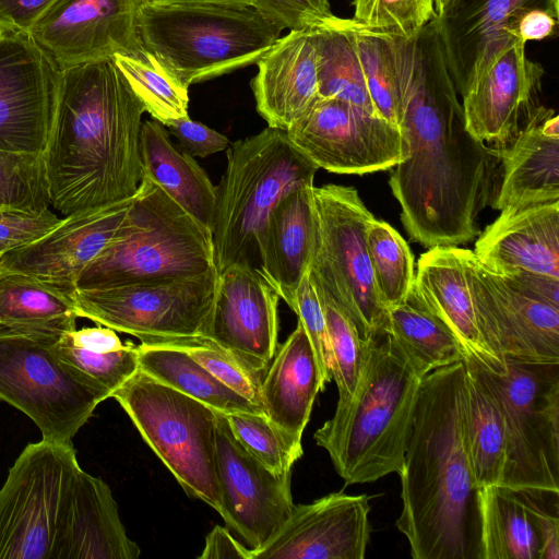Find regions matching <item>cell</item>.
<instances>
[{"instance_id": "obj_53", "label": "cell", "mask_w": 559, "mask_h": 559, "mask_svg": "<svg viewBox=\"0 0 559 559\" xmlns=\"http://www.w3.org/2000/svg\"><path fill=\"white\" fill-rule=\"evenodd\" d=\"M60 338L78 348L94 353H108L121 349L124 344L116 331L107 326L74 329L60 335Z\"/></svg>"}, {"instance_id": "obj_3", "label": "cell", "mask_w": 559, "mask_h": 559, "mask_svg": "<svg viewBox=\"0 0 559 559\" xmlns=\"http://www.w3.org/2000/svg\"><path fill=\"white\" fill-rule=\"evenodd\" d=\"M144 111L112 58L61 71L56 119L43 153L55 211L68 216L135 194Z\"/></svg>"}, {"instance_id": "obj_33", "label": "cell", "mask_w": 559, "mask_h": 559, "mask_svg": "<svg viewBox=\"0 0 559 559\" xmlns=\"http://www.w3.org/2000/svg\"><path fill=\"white\" fill-rule=\"evenodd\" d=\"M464 362L465 442L479 489L501 483L506 461V430L498 401L479 366L472 359Z\"/></svg>"}, {"instance_id": "obj_46", "label": "cell", "mask_w": 559, "mask_h": 559, "mask_svg": "<svg viewBox=\"0 0 559 559\" xmlns=\"http://www.w3.org/2000/svg\"><path fill=\"white\" fill-rule=\"evenodd\" d=\"M163 345H174L183 349L217 380L262 409L261 381L248 373L226 350L203 337Z\"/></svg>"}, {"instance_id": "obj_43", "label": "cell", "mask_w": 559, "mask_h": 559, "mask_svg": "<svg viewBox=\"0 0 559 559\" xmlns=\"http://www.w3.org/2000/svg\"><path fill=\"white\" fill-rule=\"evenodd\" d=\"M225 415L236 440L271 471H292L301 457V442L284 433L266 416L246 412Z\"/></svg>"}, {"instance_id": "obj_15", "label": "cell", "mask_w": 559, "mask_h": 559, "mask_svg": "<svg viewBox=\"0 0 559 559\" xmlns=\"http://www.w3.org/2000/svg\"><path fill=\"white\" fill-rule=\"evenodd\" d=\"M139 0H58L27 35L63 71L115 55L141 56Z\"/></svg>"}, {"instance_id": "obj_55", "label": "cell", "mask_w": 559, "mask_h": 559, "mask_svg": "<svg viewBox=\"0 0 559 559\" xmlns=\"http://www.w3.org/2000/svg\"><path fill=\"white\" fill-rule=\"evenodd\" d=\"M559 15L546 10H531L518 22L514 36L524 43L542 40L556 34Z\"/></svg>"}, {"instance_id": "obj_24", "label": "cell", "mask_w": 559, "mask_h": 559, "mask_svg": "<svg viewBox=\"0 0 559 559\" xmlns=\"http://www.w3.org/2000/svg\"><path fill=\"white\" fill-rule=\"evenodd\" d=\"M411 295L457 338L468 359L495 374H504L506 360L487 342L472 297L466 249L436 246L417 264Z\"/></svg>"}, {"instance_id": "obj_7", "label": "cell", "mask_w": 559, "mask_h": 559, "mask_svg": "<svg viewBox=\"0 0 559 559\" xmlns=\"http://www.w3.org/2000/svg\"><path fill=\"white\" fill-rule=\"evenodd\" d=\"M226 157L215 187L212 226L218 274L249 261L269 213L289 192L313 186L319 169L292 144L285 130L272 127L234 142Z\"/></svg>"}, {"instance_id": "obj_44", "label": "cell", "mask_w": 559, "mask_h": 559, "mask_svg": "<svg viewBox=\"0 0 559 559\" xmlns=\"http://www.w3.org/2000/svg\"><path fill=\"white\" fill-rule=\"evenodd\" d=\"M354 20L372 29L408 38L437 16L435 0H353Z\"/></svg>"}, {"instance_id": "obj_2", "label": "cell", "mask_w": 559, "mask_h": 559, "mask_svg": "<svg viewBox=\"0 0 559 559\" xmlns=\"http://www.w3.org/2000/svg\"><path fill=\"white\" fill-rule=\"evenodd\" d=\"M465 362L423 377L395 525L414 559H481L479 489L464 432Z\"/></svg>"}, {"instance_id": "obj_5", "label": "cell", "mask_w": 559, "mask_h": 559, "mask_svg": "<svg viewBox=\"0 0 559 559\" xmlns=\"http://www.w3.org/2000/svg\"><path fill=\"white\" fill-rule=\"evenodd\" d=\"M212 231L153 180L141 177L117 234L76 289L169 283L215 270Z\"/></svg>"}, {"instance_id": "obj_4", "label": "cell", "mask_w": 559, "mask_h": 559, "mask_svg": "<svg viewBox=\"0 0 559 559\" xmlns=\"http://www.w3.org/2000/svg\"><path fill=\"white\" fill-rule=\"evenodd\" d=\"M421 379L388 331L365 344L354 394L313 435L345 485L400 472Z\"/></svg>"}, {"instance_id": "obj_20", "label": "cell", "mask_w": 559, "mask_h": 559, "mask_svg": "<svg viewBox=\"0 0 559 559\" xmlns=\"http://www.w3.org/2000/svg\"><path fill=\"white\" fill-rule=\"evenodd\" d=\"M525 46L512 39L462 95L466 130L492 147L511 144L540 106L544 68L527 58Z\"/></svg>"}, {"instance_id": "obj_19", "label": "cell", "mask_w": 559, "mask_h": 559, "mask_svg": "<svg viewBox=\"0 0 559 559\" xmlns=\"http://www.w3.org/2000/svg\"><path fill=\"white\" fill-rule=\"evenodd\" d=\"M216 467L226 526L255 549L294 510L292 471L275 473L236 440L226 415L216 411Z\"/></svg>"}, {"instance_id": "obj_8", "label": "cell", "mask_w": 559, "mask_h": 559, "mask_svg": "<svg viewBox=\"0 0 559 559\" xmlns=\"http://www.w3.org/2000/svg\"><path fill=\"white\" fill-rule=\"evenodd\" d=\"M60 335L0 325V400L27 415L44 440L69 444L111 393L58 356Z\"/></svg>"}, {"instance_id": "obj_6", "label": "cell", "mask_w": 559, "mask_h": 559, "mask_svg": "<svg viewBox=\"0 0 559 559\" xmlns=\"http://www.w3.org/2000/svg\"><path fill=\"white\" fill-rule=\"evenodd\" d=\"M143 47L186 86L257 63L282 28L250 5L145 4L136 11Z\"/></svg>"}, {"instance_id": "obj_31", "label": "cell", "mask_w": 559, "mask_h": 559, "mask_svg": "<svg viewBox=\"0 0 559 559\" xmlns=\"http://www.w3.org/2000/svg\"><path fill=\"white\" fill-rule=\"evenodd\" d=\"M141 177L157 183L170 198L212 231L215 187L205 170L170 141L160 122H142L140 134Z\"/></svg>"}, {"instance_id": "obj_11", "label": "cell", "mask_w": 559, "mask_h": 559, "mask_svg": "<svg viewBox=\"0 0 559 559\" xmlns=\"http://www.w3.org/2000/svg\"><path fill=\"white\" fill-rule=\"evenodd\" d=\"M506 366L501 376L479 367L504 423L500 486L559 492V364L506 359Z\"/></svg>"}, {"instance_id": "obj_14", "label": "cell", "mask_w": 559, "mask_h": 559, "mask_svg": "<svg viewBox=\"0 0 559 559\" xmlns=\"http://www.w3.org/2000/svg\"><path fill=\"white\" fill-rule=\"evenodd\" d=\"M292 144L318 168L364 175L404 158L400 128L332 97H318L286 130Z\"/></svg>"}, {"instance_id": "obj_39", "label": "cell", "mask_w": 559, "mask_h": 559, "mask_svg": "<svg viewBox=\"0 0 559 559\" xmlns=\"http://www.w3.org/2000/svg\"><path fill=\"white\" fill-rule=\"evenodd\" d=\"M112 60L154 120L166 127L189 116V87L153 53L145 49L141 56L115 55Z\"/></svg>"}, {"instance_id": "obj_56", "label": "cell", "mask_w": 559, "mask_h": 559, "mask_svg": "<svg viewBox=\"0 0 559 559\" xmlns=\"http://www.w3.org/2000/svg\"><path fill=\"white\" fill-rule=\"evenodd\" d=\"M145 4L214 3L227 5H250L253 0H139Z\"/></svg>"}, {"instance_id": "obj_13", "label": "cell", "mask_w": 559, "mask_h": 559, "mask_svg": "<svg viewBox=\"0 0 559 559\" xmlns=\"http://www.w3.org/2000/svg\"><path fill=\"white\" fill-rule=\"evenodd\" d=\"M217 283L215 269L169 283L75 289L73 299L79 318L163 345L201 337Z\"/></svg>"}, {"instance_id": "obj_42", "label": "cell", "mask_w": 559, "mask_h": 559, "mask_svg": "<svg viewBox=\"0 0 559 559\" xmlns=\"http://www.w3.org/2000/svg\"><path fill=\"white\" fill-rule=\"evenodd\" d=\"M312 282L317 287L324 311L331 350L332 379H334L338 391L337 402L341 403L354 394L360 373L365 344L345 311L322 286L313 280Z\"/></svg>"}, {"instance_id": "obj_45", "label": "cell", "mask_w": 559, "mask_h": 559, "mask_svg": "<svg viewBox=\"0 0 559 559\" xmlns=\"http://www.w3.org/2000/svg\"><path fill=\"white\" fill-rule=\"evenodd\" d=\"M55 350L63 361L91 376L111 394L139 370V346L131 342L119 350L94 353L73 347L59 336Z\"/></svg>"}, {"instance_id": "obj_18", "label": "cell", "mask_w": 559, "mask_h": 559, "mask_svg": "<svg viewBox=\"0 0 559 559\" xmlns=\"http://www.w3.org/2000/svg\"><path fill=\"white\" fill-rule=\"evenodd\" d=\"M472 297L483 333L506 359L559 364V308L533 299L466 249Z\"/></svg>"}, {"instance_id": "obj_50", "label": "cell", "mask_w": 559, "mask_h": 559, "mask_svg": "<svg viewBox=\"0 0 559 559\" xmlns=\"http://www.w3.org/2000/svg\"><path fill=\"white\" fill-rule=\"evenodd\" d=\"M166 127L191 156L206 157L230 145L224 134L190 119L189 116L176 119Z\"/></svg>"}, {"instance_id": "obj_26", "label": "cell", "mask_w": 559, "mask_h": 559, "mask_svg": "<svg viewBox=\"0 0 559 559\" xmlns=\"http://www.w3.org/2000/svg\"><path fill=\"white\" fill-rule=\"evenodd\" d=\"M473 252L495 273L518 269L559 280V201L502 210Z\"/></svg>"}, {"instance_id": "obj_10", "label": "cell", "mask_w": 559, "mask_h": 559, "mask_svg": "<svg viewBox=\"0 0 559 559\" xmlns=\"http://www.w3.org/2000/svg\"><path fill=\"white\" fill-rule=\"evenodd\" d=\"M312 203L309 274L345 311L366 344L388 325V310L376 290L366 247V229L374 216L354 187L313 186Z\"/></svg>"}, {"instance_id": "obj_32", "label": "cell", "mask_w": 559, "mask_h": 559, "mask_svg": "<svg viewBox=\"0 0 559 559\" xmlns=\"http://www.w3.org/2000/svg\"><path fill=\"white\" fill-rule=\"evenodd\" d=\"M481 559H538L540 534L534 490L479 488Z\"/></svg>"}, {"instance_id": "obj_21", "label": "cell", "mask_w": 559, "mask_h": 559, "mask_svg": "<svg viewBox=\"0 0 559 559\" xmlns=\"http://www.w3.org/2000/svg\"><path fill=\"white\" fill-rule=\"evenodd\" d=\"M370 497L329 493L298 504L251 559H364L370 539Z\"/></svg>"}, {"instance_id": "obj_49", "label": "cell", "mask_w": 559, "mask_h": 559, "mask_svg": "<svg viewBox=\"0 0 559 559\" xmlns=\"http://www.w3.org/2000/svg\"><path fill=\"white\" fill-rule=\"evenodd\" d=\"M61 222L50 209L41 213L0 211V255L38 240Z\"/></svg>"}, {"instance_id": "obj_23", "label": "cell", "mask_w": 559, "mask_h": 559, "mask_svg": "<svg viewBox=\"0 0 559 559\" xmlns=\"http://www.w3.org/2000/svg\"><path fill=\"white\" fill-rule=\"evenodd\" d=\"M132 198L63 216L38 240L0 255V272L23 273L73 294L81 273L117 234Z\"/></svg>"}, {"instance_id": "obj_40", "label": "cell", "mask_w": 559, "mask_h": 559, "mask_svg": "<svg viewBox=\"0 0 559 559\" xmlns=\"http://www.w3.org/2000/svg\"><path fill=\"white\" fill-rule=\"evenodd\" d=\"M366 247L376 290L388 310L403 302L412 290L414 255L399 231L376 217L367 226Z\"/></svg>"}, {"instance_id": "obj_57", "label": "cell", "mask_w": 559, "mask_h": 559, "mask_svg": "<svg viewBox=\"0 0 559 559\" xmlns=\"http://www.w3.org/2000/svg\"><path fill=\"white\" fill-rule=\"evenodd\" d=\"M447 0H435V8H436V11L438 12L441 7L445 3Z\"/></svg>"}, {"instance_id": "obj_28", "label": "cell", "mask_w": 559, "mask_h": 559, "mask_svg": "<svg viewBox=\"0 0 559 559\" xmlns=\"http://www.w3.org/2000/svg\"><path fill=\"white\" fill-rule=\"evenodd\" d=\"M313 186L286 194L269 213L255 246L261 272L290 306L309 270L314 240Z\"/></svg>"}, {"instance_id": "obj_38", "label": "cell", "mask_w": 559, "mask_h": 559, "mask_svg": "<svg viewBox=\"0 0 559 559\" xmlns=\"http://www.w3.org/2000/svg\"><path fill=\"white\" fill-rule=\"evenodd\" d=\"M346 25L377 116L399 128L402 118V93L392 36L354 19H346Z\"/></svg>"}, {"instance_id": "obj_41", "label": "cell", "mask_w": 559, "mask_h": 559, "mask_svg": "<svg viewBox=\"0 0 559 559\" xmlns=\"http://www.w3.org/2000/svg\"><path fill=\"white\" fill-rule=\"evenodd\" d=\"M50 206L43 155L0 150V211L41 213Z\"/></svg>"}, {"instance_id": "obj_35", "label": "cell", "mask_w": 559, "mask_h": 559, "mask_svg": "<svg viewBox=\"0 0 559 559\" xmlns=\"http://www.w3.org/2000/svg\"><path fill=\"white\" fill-rule=\"evenodd\" d=\"M139 369L223 414L264 415L260 407L226 386L177 346L139 345Z\"/></svg>"}, {"instance_id": "obj_1", "label": "cell", "mask_w": 559, "mask_h": 559, "mask_svg": "<svg viewBox=\"0 0 559 559\" xmlns=\"http://www.w3.org/2000/svg\"><path fill=\"white\" fill-rule=\"evenodd\" d=\"M391 36L404 158L389 185L401 221L409 238L427 249L467 243L479 235L478 216L497 193L498 148L466 130L435 21L412 37Z\"/></svg>"}, {"instance_id": "obj_22", "label": "cell", "mask_w": 559, "mask_h": 559, "mask_svg": "<svg viewBox=\"0 0 559 559\" xmlns=\"http://www.w3.org/2000/svg\"><path fill=\"white\" fill-rule=\"evenodd\" d=\"M559 15V0H447L433 19L457 94L514 36L531 10Z\"/></svg>"}, {"instance_id": "obj_12", "label": "cell", "mask_w": 559, "mask_h": 559, "mask_svg": "<svg viewBox=\"0 0 559 559\" xmlns=\"http://www.w3.org/2000/svg\"><path fill=\"white\" fill-rule=\"evenodd\" d=\"M80 468L72 443L25 447L0 489V559H57Z\"/></svg>"}, {"instance_id": "obj_37", "label": "cell", "mask_w": 559, "mask_h": 559, "mask_svg": "<svg viewBox=\"0 0 559 559\" xmlns=\"http://www.w3.org/2000/svg\"><path fill=\"white\" fill-rule=\"evenodd\" d=\"M312 31L318 52L319 96L344 100L377 116L346 19L332 14Z\"/></svg>"}, {"instance_id": "obj_17", "label": "cell", "mask_w": 559, "mask_h": 559, "mask_svg": "<svg viewBox=\"0 0 559 559\" xmlns=\"http://www.w3.org/2000/svg\"><path fill=\"white\" fill-rule=\"evenodd\" d=\"M61 71L27 34H0V150H46L58 107Z\"/></svg>"}, {"instance_id": "obj_9", "label": "cell", "mask_w": 559, "mask_h": 559, "mask_svg": "<svg viewBox=\"0 0 559 559\" xmlns=\"http://www.w3.org/2000/svg\"><path fill=\"white\" fill-rule=\"evenodd\" d=\"M111 397L186 493L221 514L216 411L140 369Z\"/></svg>"}, {"instance_id": "obj_52", "label": "cell", "mask_w": 559, "mask_h": 559, "mask_svg": "<svg viewBox=\"0 0 559 559\" xmlns=\"http://www.w3.org/2000/svg\"><path fill=\"white\" fill-rule=\"evenodd\" d=\"M496 274L502 276L511 286L522 294L559 308L558 278L518 269Z\"/></svg>"}, {"instance_id": "obj_34", "label": "cell", "mask_w": 559, "mask_h": 559, "mask_svg": "<svg viewBox=\"0 0 559 559\" xmlns=\"http://www.w3.org/2000/svg\"><path fill=\"white\" fill-rule=\"evenodd\" d=\"M73 294L23 273L0 272V325L70 332L76 329L79 318Z\"/></svg>"}, {"instance_id": "obj_29", "label": "cell", "mask_w": 559, "mask_h": 559, "mask_svg": "<svg viewBox=\"0 0 559 559\" xmlns=\"http://www.w3.org/2000/svg\"><path fill=\"white\" fill-rule=\"evenodd\" d=\"M108 485L79 469L57 559H135Z\"/></svg>"}, {"instance_id": "obj_16", "label": "cell", "mask_w": 559, "mask_h": 559, "mask_svg": "<svg viewBox=\"0 0 559 559\" xmlns=\"http://www.w3.org/2000/svg\"><path fill=\"white\" fill-rule=\"evenodd\" d=\"M280 295L249 261L218 274L211 313L201 337L226 350L262 381L278 348Z\"/></svg>"}, {"instance_id": "obj_27", "label": "cell", "mask_w": 559, "mask_h": 559, "mask_svg": "<svg viewBox=\"0 0 559 559\" xmlns=\"http://www.w3.org/2000/svg\"><path fill=\"white\" fill-rule=\"evenodd\" d=\"M497 210L559 201V117L540 105L515 139L498 148Z\"/></svg>"}, {"instance_id": "obj_54", "label": "cell", "mask_w": 559, "mask_h": 559, "mask_svg": "<svg viewBox=\"0 0 559 559\" xmlns=\"http://www.w3.org/2000/svg\"><path fill=\"white\" fill-rule=\"evenodd\" d=\"M200 559L239 558L251 559V549L237 542L228 528L216 525L207 534Z\"/></svg>"}, {"instance_id": "obj_48", "label": "cell", "mask_w": 559, "mask_h": 559, "mask_svg": "<svg viewBox=\"0 0 559 559\" xmlns=\"http://www.w3.org/2000/svg\"><path fill=\"white\" fill-rule=\"evenodd\" d=\"M251 7L289 31L312 28L333 14L330 0H253Z\"/></svg>"}, {"instance_id": "obj_36", "label": "cell", "mask_w": 559, "mask_h": 559, "mask_svg": "<svg viewBox=\"0 0 559 559\" xmlns=\"http://www.w3.org/2000/svg\"><path fill=\"white\" fill-rule=\"evenodd\" d=\"M385 331L403 347L423 377L468 359L453 333L411 293L403 302L388 309Z\"/></svg>"}, {"instance_id": "obj_47", "label": "cell", "mask_w": 559, "mask_h": 559, "mask_svg": "<svg viewBox=\"0 0 559 559\" xmlns=\"http://www.w3.org/2000/svg\"><path fill=\"white\" fill-rule=\"evenodd\" d=\"M289 308L297 314L298 321L309 337L318 365L320 383L324 391L325 385L332 380L331 350L324 311L309 270L302 277Z\"/></svg>"}, {"instance_id": "obj_51", "label": "cell", "mask_w": 559, "mask_h": 559, "mask_svg": "<svg viewBox=\"0 0 559 559\" xmlns=\"http://www.w3.org/2000/svg\"><path fill=\"white\" fill-rule=\"evenodd\" d=\"M58 0H0V34H27Z\"/></svg>"}, {"instance_id": "obj_30", "label": "cell", "mask_w": 559, "mask_h": 559, "mask_svg": "<svg viewBox=\"0 0 559 559\" xmlns=\"http://www.w3.org/2000/svg\"><path fill=\"white\" fill-rule=\"evenodd\" d=\"M322 391L311 343L298 321L262 378L261 407L273 425L301 442L316 396Z\"/></svg>"}, {"instance_id": "obj_25", "label": "cell", "mask_w": 559, "mask_h": 559, "mask_svg": "<svg viewBox=\"0 0 559 559\" xmlns=\"http://www.w3.org/2000/svg\"><path fill=\"white\" fill-rule=\"evenodd\" d=\"M255 64L250 83L255 109L269 127L286 131L319 97L312 28L281 36Z\"/></svg>"}]
</instances>
